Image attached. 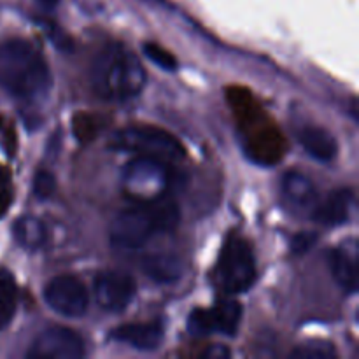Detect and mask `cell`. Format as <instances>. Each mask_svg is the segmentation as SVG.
<instances>
[{"label":"cell","instance_id":"6da1fadb","mask_svg":"<svg viewBox=\"0 0 359 359\" xmlns=\"http://www.w3.org/2000/svg\"><path fill=\"white\" fill-rule=\"evenodd\" d=\"M179 205L170 193L158 198L135 202L121 210L109 226L111 244L125 251L144 248L154 235L172 231L179 224Z\"/></svg>","mask_w":359,"mask_h":359},{"label":"cell","instance_id":"7a4b0ae2","mask_svg":"<svg viewBox=\"0 0 359 359\" xmlns=\"http://www.w3.org/2000/svg\"><path fill=\"white\" fill-rule=\"evenodd\" d=\"M91 88L104 100H132L146 84L139 58L121 42H107L95 55L90 69Z\"/></svg>","mask_w":359,"mask_h":359},{"label":"cell","instance_id":"3957f363","mask_svg":"<svg viewBox=\"0 0 359 359\" xmlns=\"http://www.w3.org/2000/svg\"><path fill=\"white\" fill-rule=\"evenodd\" d=\"M0 86L21 100H37L51 86V72L42 53L25 39L0 44Z\"/></svg>","mask_w":359,"mask_h":359},{"label":"cell","instance_id":"277c9868","mask_svg":"<svg viewBox=\"0 0 359 359\" xmlns=\"http://www.w3.org/2000/svg\"><path fill=\"white\" fill-rule=\"evenodd\" d=\"M228 100L238 119L249 156L266 165L279 161L286 151V140L272 119L266 118L262 107L256 104L251 93L233 88L228 91Z\"/></svg>","mask_w":359,"mask_h":359},{"label":"cell","instance_id":"5b68a950","mask_svg":"<svg viewBox=\"0 0 359 359\" xmlns=\"http://www.w3.org/2000/svg\"><path fill=\"white\" fill-rule=\"evenodd\" d=\"M109 146L116 151H126L135 156L177 161L186 156L184 146L167 130L153 125H130L112 135Z\"/></svg>","mask_w":359,"mask_h":359},{"label":"cell","instance_id":"8992f818","mask_svg":"<svg viewBox=\"0 0 359 359\" xmlns=\"http://www.w3.org/2000/svg\"><path fill=\"white\" fill-rule=\"evenodd\" d=\"M174 177L170 161L137 156L123 170V189L133 202H146L170 191Z\"/></svg>","mask_w":359,"mask_h":359},{"label":"cell","instance_id":"52a82bcc","mask_svg":"<svg viewBox=\"0 0 359 359\" xmlns=\"http://www.w3.org/2000/svg\"><path fill=\"white\" fill-rule=\"evenodd\" d=\"M256 280V259L248 241L231 235L221 249L217 283L226 294L244 293Z\"/></svg>","mask_w":359,"mask_h":359},{"label":"cell","instance_id":"ba28073f","mask_svg":"<svg viewBox=\"0 0 359 359\" xmlns=\"http://www.w3.org/2000/svg\"><path fill=\"white\" fill-rule=\"evenodd\" d=\"M44 300L49 309L65 318H81L90 305V297L79 279L72 276H58L44 287Z\"/></svg>","mask_w":359,"mask_h":359},{"label":"cell","instance_id":"9c48e42d","mask_svg":"<svg viewBox=\"0 0 359 359\" xmlns=\"http://www.w3.org/2000/svg\"><path fill=\"white\" fill-rule=\"evenodd\" d=\"M83 356V339L65 326H51L44 330L27 353V358L30 359H79Z\"/></svg>","mask_w":359,"mask_h":359},{"label":"cell","instance_id":"30bf717a","mask_svg":"<svg viewBox=\"0 0 359 359\" xmlns=\"http://www.w3.org/2000/svg\"><path fill=\"white\" fill-rule=\"evenodd\" d=\"M135 280L128 273L102 272L95 279L93 293L98 307L107 312H123L135 297Z\"/></svg>","mask_w":359,"mask_h":359},{"label":"cell","instance_id":"8fae6325","mask_svg":"<svg viewBox=\"0 0 359 359\" xmlns=\"http://www.w3.org/2000/svg\"><path fill=\"white\" fill-rule=\"evenodd\" d=\"M328 266L340 290L354 294L358 290V248L351 241L328 252Z\"/></svg>","mask_w":359,"mask_h":359},{"label":"cell","instance_id":"7c38bea8","mask_svg":"<svg viewBox=\"0 0 359 359\" xmlns=\"http://www.w3.org/2000/svg\"><path fill=\"white\" fill-rule=\"evenodd\" d=\"M354 203H356V198H354L353 189H337L332 195H328L325 202L316 205L311 216L323 226H340L349 221Z\"/></svg>","mask_w":359,"mask_h":359},{"label":"cell","instance_id":"4fadbf2b","mask_svg":"<svg viewBox=\"0 0 359 359\" xmlns=\"http://www.w3.org/2000/svg\"><path fill=\"white\" fill-rule=\"evenodd\" d=\"M283 196L293 212L312 214L318 205V191L309 177L300 172H290L283 181Z\"/></svg>","mask_w":359,"mask_h":359},{"label":"cell","instance_id":"5bb4252c","mask_svg":"<svg viewBox=\"0 0 359 359\" xmlns=\"http://www.w3.org/2000/svg\"><path fill=\"white\" fill-rule=\"evenodd\" d=\"M111 339L139 351H154L163 340V328L160 323H130L112 330Z\"/></svg>","mask_w":359,"mask_h":359},{"label":"cell","instance_id":"9a60e30c","mask_svg":"<svg viewBox=\"0 0 359 359\" xmlns=\"http://www.w3.org/2000/svg\"><path fill=\"white\" fill-rule=\"evenodd\" d=\"M297 139L312 158L325 161V163L335 160L337 153H339V144H337L335 137L321 126H304L297 132Z\"/></svg>","mask_w":359,"mask_h":359},{"label":"cell","instance_id":"2e32d148","mask_svg":"<svg viewBox=\"0 0 359 359\" xmlns=\"http://www.w3.org/2000/svg\"><path fill=\"white\" fill-rule=\"evenodd\" d=\"M209 311L210 318H212L214 333H224L228 337H233L237 333L238 325L242 321V307L238 302L224 298Z\"/></svg>","mask_w":359,"mask_h":359},{"label":"cell","instance_id":"e0dca14e","mask_svg":"<svg viewBox=\"0 0 359 359\" xmlns=\"http://www.w3.org/2000/svg\"><path fill=\"white\" fill-rule=\"evenodd\" d=\"M142 269L146 276L156 280L158 284L175 283L182 273L181 262L172 255L147 256L142 263Z\"/></svg>","mask_w":359,"mask_h":359},{"label":"cell","instance_id":"ac0fdd59","mask_svg":"<svg viewBox=\"0 0 359 359\" xmlns=\"http://www.w3.org/2000/svg\"><path fill=\"white\" fill-rule=\"evenodd\" d=\"M18 305V286L7 269H0V330L11 325Z\"/></svg>","mask_w":359,"mask_h":359},{"label":"cell","instance_id":"d6986e66","mask_svg":"<svg viewBox=\"0 0 359 359\" xmlns=\"http://www.w3.org/2000/svg\"><path fill=\"white\" fill-rule=\"evenodd\" d=\"M14 235L18 242L28 249H39L48 241V231L44 223L37 217H20L14 224Z\"/></svg>","mask_w":359,"mask_h":359},{"label":"cell","instance_id":"ffe728a7","mask_svg":"<svg viewBox=\"0 0 359 359\" xmlns=\"http://www.w3.org/2000/svg\"><path fill=\"white\" fill-rule=\"evenodd\" d=\"M291 358L298 359H332L337 358V351L332 344L328 342H311L305 346L297 347L291 353Z\"/></svg>","mask_w":359,"mask_h":359},{"label":"cell","instance_id":"44dd1931","mask_svg":"<svg viewBox=\"0 0 359 359\" xmlns=\"http://www.w3.org/2000/svg\"><path fill=\"white\" fill-rule=\"evenodd\" d=\"M100 121H97V118L91 114H77L72 123L74 135H76L81 142H88V140L93 139L98 133V130H100Z\"/></svg>","mask_w":359,"mask_h":359},{"label":"cell","instance_id":"7402d4cb","mask_svg":"<svg viewBox=\"0 0 359 359\" xmlns=\"http://www.w3.org/2000/svg\"><path fill=\"white\" fill-rule=\"evenodd\" d=\"M188 330L189 333L195 337H203L214 333L212 318H210L209 309H195V311L189 314Z\"/></svg>","mask_w":359,"mask_h":359},{"label":"cell","instance_id":"603a6c76","mask_svg":"<svg viewBox=\"0 0 359 359\" xmlns=\"http://www.w3.org/2000/svg\"><path fill=\"white\" fill-rule=\"evenodd\" d=\"M144 53H146V56L151 62H154L158 67H161V69H177V60H175V56L172 55L170 51H167L165 48H161V46L154 44V42H146V44H144Z\"/></svg>","mask_w":359,"mask_h":359},{"label":"cell","instance_id":"cb8c5ba5","mask_svg":"<svg viewBox=\"0 0 359 359\" xmlns=\"http://www.w3.org/2000/svg\"><path fill=\"white\" fill-rule=\"evenodd\" d=\"M56 189V179L51 172L39 170L34 177V195L41 200L51 198Z\"/></svg>","mask_w":359,"mask_h":359},{"label":"cell","instance_id":"d4e9b609","mask_svg":"<svg viewBox=\"0 0 359 359\" xmlns=\"http://www.w3.org/2000/svg\"><path fill=\"white\" fill-rule=\"evenodd\" d=\"M13 202V184H11V174L6 167L0 165V216L6 214Z\"/></svg>","mask_w":359,"mask_h":359},{"label":"cell","instance_id":"484cf974","mask_svg":"<svg viewBox=\"0 0 359 359\" xmlns=\"http://www.w3.org/2000/svg\"><path fill=\"white\" fill-rule=\"evenodd\" d=\"M316 241H318V235L314 231H302V233L294 235L291 241V251L294 255H304L316 244Z\"/></svg>","mask_w":359,"mask_h":359},{"label":"cell","instance_id":"4316f807","mask_svg":"<svg viewBox=\"0 0 359 359\" xmlns=\"http://www.w3.org/2000/svg\"><path fill=\"white\" fill-rule=\"evenodd\" d=\"M35 2H37L41 7H44V9H55L62 0H35Z\"/></svg>","mask_w":359,"mask_h":359}]
</instances>
